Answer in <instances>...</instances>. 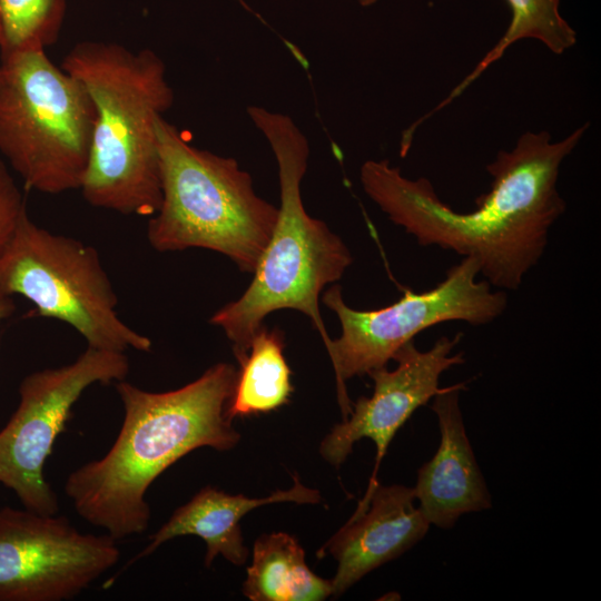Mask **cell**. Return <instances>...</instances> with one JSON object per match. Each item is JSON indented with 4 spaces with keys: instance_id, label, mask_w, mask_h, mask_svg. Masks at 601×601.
Masks as SVG:
<instances>
[{
    "instance_id": "cell-3",
    "label": "cell",
    "mask_w": 601,
    "mask_h": 601,
    "mask_svg": "<svg viewBox=\"0 0 601 601\" xmlns=\"http://www.w3.org/2000/svg\"><path fill=\"white\" fill-rule=\"evenodd\" d=\"M61 68L82 82L96 108L83 198L93 207L151 217L161 203L157 121L174 104L164 61L147 48L81 41Z\"/></svg>"
},
{
    "instance_id": "cell-12",
    "label": "cell",
    "mask_w": 601,
    "mask_h": 601,
    "mask_svg": "<svg viewBox=\"0 0 601 601\" xmlns=\"http://www.w3.org/2000/svg\"><path fill=\"white\" fill-rule=\"evenodd\" d=\"M415 501L413 487L378 482L367 487L351 519L317 552L337 561L332 595H341L425 536L431 524Z\"/></svg>"
},
{
    "instance_id": "cell-21",
    "label": "cell",
    "mask_w": 601,
    "mask_h": 601,
    "mask_svg": "<svg viewBox=\"0 0 601 601\" xmlns=\"http://www.w3.org/2000/svg\"><path fill=\"white\" fill-rule=\"evenodd\" d=\"M378 0H357V2L362 6V7H371L373 4H375Z\"/></svg>"
},
{
    "instance_id": "cell-14",
    "label": "cell",
    "mask_w": 601,
    "mask_h": 601,
    "mask_svg": "<svg viewBox=\"0 0 601 601\" xmlns=\"http://www.w3.org/2000/svg\"><path fill=\"white\" fill-rule=\"evenodd\" d=\"M278 502H321V494L294 476V485L269 496L255 499L242 494L231 495L213 486L203 487L187 503L174 511L158 531L149 536L146 548L130 563L148 556L165 542L181 535H196L204 540L207 550L205 565L210 566L217 555L242 565L248 558L239 526L242 518L249 511Z\"/></svg>"
},
{
    "instance_id": "cell-2",
    "label": "cell",
    "mask_w": 601,
    "mask_h": 601,
    "mask_svg": "<svg viewBox=\"0 0 601 601\" xmlns=\"http://www.w3.org/2000/svg\"><path fill=\"white\" fill-rule=\"evenodd\" d=\"M236 376L233 364L217 363L168 392L117 382L124 421L115 442L65 482L80 518L117 541L144 533L150 521L146 494L162 472L196 449L227 451L238 443L227 415Z\"/></svg>"
},
{
    "instance_id": "cell-20",
    "label": "cell",
    "mask_w": 601,
    "mask_h": 601,
    "mask_svg": "<svg viewBox=\"0 0 601 601\" xmlns=\"http://www.w3.org/2000/svg\"><path fill=\"white\" fill-rule=\"evenodd\" d=\"M16 309V304L11 296L0 295V323L9 318Z\"/></svg>"
},
{
    "instance_id": "cell-11",
    "label": "cell",
    "mask_w": 601,
    "mask_h": 601,
    "mask_svg": "<svg viewBox=\"0 0 601 601\" xmlns=\"http://www.w3.org/2000/svg\"><path fill=\"white\" fill-rule=\"evenodd\" d=\"M462 334L442 336L427 351H420L411 341L394 355L396 367L376 368L367 375L374 382L372 396L359 397L342 423L324 437L319 453L329 464L339 466L351 454L354 443L371 439L376 445V463L368 484L373 486L386 450L400 427L442 388V374L465 362L463 353L453 354Z\"/></svg>"
},
{
    "instance_id": "cell-19",
    "label": "cell",
    "mask_w": 601,
    "mask_h": 601,
    "mask_svg": "<svg viewBox=\"0 0 601 601\" xmlns=\"http://www.w3.org/2000/svg\"><path fill=\"white\" fill-rule=\"evenodd\" d=\"M24 208V197L0 159V248Z\"/></svg>"
},
{
    "instance_id": "cell-13",
    "label": "cell",
    "mask_w": 601,
    "mask_h": 601,
    "mask_svg": "<svg viewBox=\"0 0 601 601\" xmlns=\"http://www.w3.org/2000/svg\"><path fill=\"white\" fill-rule=\"evenodd\" d=\"M464 383L442 388L431 410L441 441L434 456L417 471L413 487L418 509L431 525L450 529L460 516L492 508V497L469 441L459 404Z\"/></svg>"
},
{
    "instance_id": "cell-16",
    "label": "cell",
    "mask_w": 601,
    "mask_h": 601,
    "mask_svg": "<svg viewBox=\"0 0 601 601\" xmlns=\"http://www.w3.org/2000/svg\"><path fill=\"white\" fill-rule=\"evenodd\" d=\"M282 329L262 326L239 362L227 408L230 420L268 413L285 405L293 393L292 371L284 355Z\"/></svg>"
},
{
    "instance_id": "cell-5",
    "label": "cell",
    "mask_w": 601,
    "mask_h": 601,
    "mask_svg": "<svg viewBox=\"0 0 601 601\" xmlns=\"http://www.w3.org/2000/svg\"><path fill=\"white\" fill-rule=\"evenodd\" d=\"M161 203L148 221L158 252L205 248L254 273L273 234L278 207L260 198L236 159L191 145L176 126L157 121Z\"/></svg>"
},
{
    "instance_id": "cell-17",
    "label": "cell",
    "mask_w": 601,
    "mask_h": 601,
    "mask_svg": "<svg viewBox=\"0 0 601 601\" xmlns=\"http://www.w3.org/2000/svg\"><path fill=\"white\" fill-rule=\"evenodd\" d=\"M506 3L512 17L504 35L444 100L421 117V121H426L460 97L513 43L522 39L539 40L555 55H563L575 45L577 32L561 16L560 0H506Z\"/></svg>"
},
{
    "instance_id": "cell-18",
    "label": "cell",
    "mask_w": 601,
    "mask_h": 601,
    "mask_svg": "<svg viewBox=\"0 0 601 601\" xmlns=\"http://www.w3.org/2000/svg\"><path fill=\"white\" fill-rule=\"evenodd\" d=\"M66 0H0V60L58 40Z\"/></svg>"
},
{
    "instance_id": "cell-4",
    "label": "cell",
    "mask_w": 601,
    "mask_h": 601,
    "mask_svg": "<svg viewBox=\"0 0 601 601\" xmlns=\"http://www.w3.org/2000/svg\"><path fill=\"white\" fill-rule=\"evenodd\" d=\"M247 115L275 156L280 206L249 286L209 319L233 342L238 363L246 356L264 318L279 309H295L309 317L327 349L332 338L321 315L318 297L327 284L341 279L353 262L343 239L304 207L300 184L309 158L304 132L282 112L249 106Z\"/></svg>"
},
{
    "instance_id": "cell-1",
    "label": "cell",
    "mask_w": 601,
    "mask_h": 601,
    "mask_svg": "<svg viewBox=\"0 0 601 601\" xmlns=\"http://www.w3.org/2000/svg\"><path fill=\"white\" fill-rule=\"evenodd\" d=\"M589 128L585 122L561 140L548 131H526L511 150L486 166L490 190L476 208L460 213L425 178L411 179L387 159L366 160L359 180L368 198L421 246L473 257L480 275L501 290H516L539 263L549 233L565 210L558 190L562 162Z\"/></svg>"
},
{
    "instance_id": "cell-8",
    "label": "cell",
    "mask_w": 601,
    "mask_h": 601,
    "mask_svg": "<svg viewBox=\"0 0 601 601\" xmlns=\"http://www.w3.org/2000/svg\"><path fill=\"white\" fill-rule=\"evenodd\" d=\"M479 275L477 260L463 257L435 287L421 293L406 289L395 303L372 311L349 307L339 285L324 293V305L337 315L342 326L341 336L332 339L326 351L334 367L344 418L352 408L347 380L386 366L402 346L437 324L485 325L505 312L506 293L494 290L485 279H479Z\"/></svg>"
},
{
    "instance_id": "cell-6",
    "label": "cell",
    "mask_w": 601,
    "mask_h": 601,
    "mask_svg": "<svg viewBox=\"0 0 601 601\" xmlns=\"http://www.w3.org/2000/svg\"><path fill=\"white\" fill-rule=\"evenodd\" d=\"M96 108L80 80L45 50L0 60V152L29 189H80Z\"/></svg>"
},
{
    "instance_id": "cell-7",
    "label": "cell",
    "mask_w": 601,
    "mask_h": 601,
    "mask_svg": "<svg viewBox=\"0 0 601 601\" xmlns=\"http://www.w3.org/2000/svg\"><path fill=\"white\" fill-rule=\"evenodd\" d=\"M0 295L23 296L39 316L77 331L88 347L151 349L150 338L118 316V298L96 248L38 226L26 208L0 248Z\"/></svg>"
},
{
    "instance_id": "cell-15",
    "label": "cell",
    "mask_w": 601,
    "mask_h": 601,
    "mask_svg": "<svg viewBox=\"0 0 601 601\" xmlns=\"http://www.w3.org/2000/svg\"><path fill=\"white\" fill-rule=\"evenodd\" d=\"M253 601H321L332 595V582L316 575L305 562L296 539L285 532L260 535L243 584Z\"/></svg>"
},
{
    "instance_id": "cell-9",
    "label": "cell",
    "mask_w": 601,
    "mask_h": 601,
    "mask_svg": "<svg viewBox=\"0 0 601 601\" xmlns=\"http://www.w3.org/2000/svg\"><path fill=\"white\" fill-rule=\"evenodd\" d=\"M129 368L125 353L87 346L73 362L21 381L19 404L0 431V484L13 491L24 509L58 513V496L43 475L55 442L89 386L124 381Z\"/></svg>"
},
{
    "instance_id": "cell-10",
    "label": "cell",
    "mask_w": 601,
    "mask_h": 601,
    "mask_svg": "<svg viewBox=\"0 0 601 601\" xmlns=\"http://www.w3.org/2000/svg\"><path fill=\"white\" fill-rule=\"evenodd\" d=\"M120 558L117 540L77 530L65 515L0 509V601H65Z\"/></svg>"
}]
</instances>
